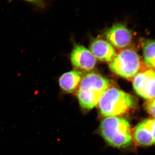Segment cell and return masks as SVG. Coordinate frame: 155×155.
<instances>
[{
	"mask_svg": "<svg viewBox=\"0 0 155 155\" xmlns=\"http://www.w3.org/2000/svg\"><path fill=\"white\" fill-rule=\"evenodd\" d=\"M143 56L147 67L155 71V41L147 40L143 45Z\"/></svg>",
	"mask_w": 155,
	"mask_h": 155,
	"instance_id": "11",
	"label": "cell"
},
{
	"mask_svg": "<svg viewBox=\"0 0 155 155\" xmlns=\"http://www.w3.org/2000/svg\"><path fill=\"white\" fill-rule=\"evenodd\" d=\"M37 5H41L43 3V0H24Z\"/></svg>",
	"mask_w": 155,
	"mask_h": 155,
	"instance_id": "13",
	"label": "cell"
},
{
	"mask_svg": "<svg viewBox=\"0 0 155 155\" xmlns=\"http://www.w3.org/2000/svg\"><path fill=\"white\" fill-rule=\"evenodd\" d=\"M145 108L149 115L155 118V98L148 100L145 104Z\"/></svg>",
	"mask_w": 155,
	"mask_h": 155,
	"instance_id": "12",
	"label": "cell"
},
{
	"mask_svg": "<svg viewBox=\"0 0 155 155\" xmlns=\"http://www.w3.org/2000/svg\"><path fill=\"white\" fill-rule=\"evenodd\" d=\"M71 61L75 68L87 72L92 70L96 64V59L91 51L81 45H76L73 48Z\"/></svg>",
	"mask_w": 155,
	"mask_h": 155,
	"instance_id": "8",
	"label": "cell"
},
{
	"mask_svg": "<svg viewBox=\"0 0 155 155\" xmlns=\"http://www.w3.org/2000/svg\"><path fill=\"white\" fill-rule=\"evenodd\" d=\"M133 96L114 87L106 90L98 103L101 114L106 117L124 115L135 107Z\"/></svg>",
	"mask_w": 155,
	"mask_h": 155,
	"instance_id": "3",
	"label": "cell"
},
{
	"mask_svg": "<svg viewBox=\"0 0 155 155\" xmlns=\"http://www.w3.org/2000/svg\"><path fill=\"white\" fill-rule=\"evenodd\" d=\"M134 139L137 144L143 146L155 144V118L147 119L134 128Z\"/></svg>",
	"mask_w": 155,
	"mask_h": 155,
	"instance_id": "7",
	"label": "cell"
},
{
	"mask_svg": "<svg viewBox=\"0 0 155 155\" xmlns=\"http://www.w3.org/2000/svg\"><path fill=\"white\" fill-rule=\"evenodd\" d=\"M142 62L137 52L126 48L116 54L109 64L111 71L125 79H132L143 69Z\"/></svg>",
	"mask_w": 155,
	"mask_h": 155,
	"instance_id": "4",
	"label": "cell"
},
{
	"mask_svg": "<svg viewBox=\"0 0 155 155\" xmlns=\"http://www.w3.org/2000/svg\"><path fill=\"white\" fill-rule=\"evenodd\" d=\"M100 131L107 143L114 147L124 148L132 142L130 123L124 118L117 116L106 117L101 122Z\"/></svg>",
	"mask_w": 155,
	"mask_h": 155,
	"instance_id": "2",
	"label": "cell"
},
{
	"mask_svg": "<svg viewBox=\"0 0 155 155\" xmlns=\"http://www.w3.org/2000/svg\"><path fill=\"white\" fill-rule=\"evenodd\" d=\"M110 85V81L98 73L89 72L84 75L76 92L81 107L87 110L94 108Z\"/></svg>",
	"mask_w": 155,
	"mask_h": 155,
	"instance_id": "1",
	"label": "cell"
},
{
	"mask_svg": "<svg viewBox=\"0 0 155 155\" xmlns=\"http://www.w3.org/2000/svg\"><path fill=\"white\" fill-rule=\"evenodd\" d=\"M133 87L140 96L147 100L155 98V71L148 67L142 69L133 80Z\"/></svg>",
	"mask_w": 155,
	"mask_h": 155,
	"instance_id": "5",
	"label": "cell"
},
{
	"mask_svg": "<svg viewBox=\"0 0 155 155\" xmlns=\"http://www.w3.org/2000/svg\"><path fill=\"white\" fill-rule=\"evenodd\" d=\"M90 51L96 59L103 62L110 63L117 54L114 47L107 41L101 38L93 40L91 44Z\"/></svg>",
	"mask_w": 155,
	"mask_h": 155,
	"instance_id": "9",
	"label": "cell"
},
{
	"mask_svg": "<svg viewBox=\"0 0 155 155\" xmlns=\"http://www.w3.org/2000/svg\"><path fill=\"white\" fill-rule=\"evenodd\" d=\"M84 75L83 72L79 70H73L64 73L59 79L60 87L66 92H73L77 89Z\"/></svg>",
	"mask_w": 155,
	"mask_h": 155,
	"instance_id": "10",
	"label": "cell"
},
{
	"mask_svg": "<svg viewBox=\"0 0 155 155\" xmlns=\"http://www.w3.org/2000/svg\"><path fill=\"white\" fill-rule=\"evenodd\" d=\"M105 36L113 47L121 49L128 47L133 38L131 31L126 25L120 23L114 24L107 29Z\"/></svg>",
	"mask_w": 155,
	"mask_h": 155,
	"instance_id": "6",
	"label": "cell"
}]
</instances>
